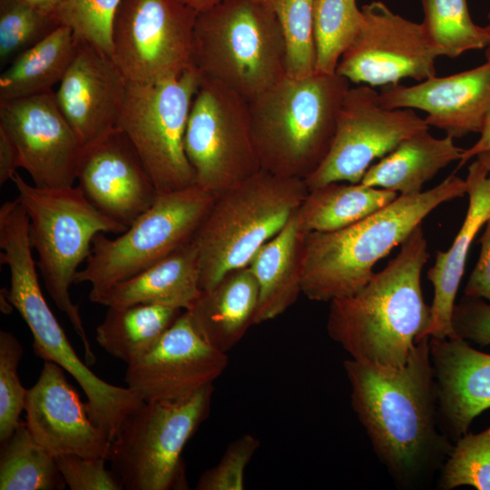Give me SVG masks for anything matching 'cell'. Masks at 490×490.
Returning a JSON list of instances; mask_svg holds the SVG:
<instances>
[{"instance_id": "1", "label": "cell", "mask_w": 490, "mask_h": 490, "mask_svg": "<svg viewBox=\"0 0 490 490\" xmlns=\"http://www.w3.org/2000/svg\"><path fill=\"white\" fill-rule=\"evenodd\" d=\"M429 341H417L407 363L396 369L344 361L352 408L377 457L405 489L426 485L454 447L440 425Z\"/></svg>"}, {"instance_id": "2", "label": "cell", "mask_w": 490, "mask_h": 490, "mask_svg": "<svg viewBox=\"0 0 490 490\" xmlns=\"http://www.w3.org/2000/svg\"><path fill=\"white\" fill-rule=\"evenodd\" d=\"M430 255L421 225L398 254L354 295L330 301L328 336L350 358L373 368L403 367L430 322L421 273Z\"/></svg>"}, {"instance_id": "3", "label": "cell", "mask_w": 490, "mask_h": 490, "mask_svg": "<svg viewBox=\"0 0 490 490\" xmlns=\"http://www.w3.org/2000/svg\"><path fill=\"white\" fill-rule=\"evenodd\" d=\"M466 193V180L453 173L427 191L398 195L350 226L309 232L301 293L310 300L325 302L354 295L373 277L375 264L401 245L431 211Z\"/></svg>"}, {"instance_id": "4", "label": "cell", "mask_w": 490, "mask_h": 490, "mask_svg": "<svg viewBox=\"0 0 490 490\" xmlns=\"http://www.w3.org/2000/svg\"><path fill=\"white\" fill-rule=\"evenodd\" d=\"M350 82L342 75L283 77L249 101L253 142L260 167L306 180L330 149Z\"/></svg>"}, {"instance_id": "5", "label": "cell", "mask_w": 490, "mask_h": 490, "mask_svg": "<svg viewBox=\"0 0 490 490\" xmlns=\"http://www.w3.org/2000/svg\"><path fill=\"white\" fill-rule=\"evenodd\" d=\"M11 181L29 219V240L45 289L82 339L86 363L93 365L95 356L70 288L91 253L93 238L98 233L121 234L127 227L99 211L77 185L37 187L18 172Z\"/></svg>"}, {"instance_id": "6", "label": "cell", "mask_w": 490, "mask_h": 490, "mask_svg": "<svg viewBox=\"0 0 490 490\" xmlns=\"http://www.w3.org/2000/svg\"><path fill=\"white\" fill-rule=\"evenodd\" d=\"M308 192L304 180L261 169L216 195L194 236L201 289H211L230 271L248 266L286 225Z\"/></svg>"}, {"instance_id": "7", "label": "cell", "mask_w": 490, "mask_h": 490, "mask_svg": "<svg viewBox=\"0 0 490 490\" xmlns=\"http://www.w3.org/2000/svg\"><path fill=\"white\" fill-rule=\"evenodd\" d=\"M193 58L202 75L248 101L287 75L283 33L264 0H221L199 11Z\"/></svg>"}, {"instance_id": "8", "label": "cell", "mask_w": 490, "mask_h": 490, "mask_svg": "<svg viewBox=\"0 0 490 490\" xmlns=\"http://www.w3.org/2000/svg\"><path fill=\"white\" fill-rule=\"evenodd\" d=\"M214 387L177 400L143 402L112 441L111 469L127 490L186 489L182 450L208 417Z\"/></svg>"}, {"instance_id": "9", "label": "cell", "mask_w": 490, "mask_h": 490, "mask_svg": "<svg viewBox=\"0 0 490 490\" xmlns=\"http://www.w3.org/2000/svg\"><path fill=\"white\" fill-rule=\"evenodd\" d=\"M216 195L197 186L159 193L154 203L126 230L111 239L98 233L86 265L74 284L91 291L105 289L139 273L191 241Z\"/></svg>"}, {"instance_id": "10", "label": "cell", "mask_w": 490, "mask_h": 490, "mask_svg": "<svg viewBox=\"0 0 490 490\" xmlns=\"http://www.w3.org/2000/svg\"><path fill=\"white\" fill-rule=\"evenodd\" d=\"M201 78L193 67L174 78L128 83L118 127L134 146L159 193L195 185L184 135Z\"/></svg>"}, {"instance_id": "11", "label": "cell", "mask_w": 490, "mask_h": 490, "mask_svg": "<svg viewBox=\"0 0 490 490\" xmlns=\"http://www.w3.org/2000/svg\"><path fill=\"white\" fill-rule=\"evenodd\" d=\"M184 150L195 185L214 195L260 172L249 101L201 74L188 117Z\"/></svg>"}, {"instance_id": "12", "label": "cell", "mask_w": 490, "mask_h": 490, "mask_svg": "<svg viewBox=\"0 0 490 490\" xmlns=\"http://www.w3.org/2000/svg\"><path fill=\"white\" fill-rule=\"evenodd\" d=\"M197 14L178 0H122L113 22L112 58L128 83L174 78L195 67Z\"/></svg>"}, {"instance_id": "13", "label": "cell", "mask_w": 490, "mask_h": 490, "mask_svg": "<svg viewBox=\"0 0 490 490\" xmlns=\"http://www.w3.org/2000/svg\"><path fill=\"white\" fill-rule=\"evenodd\" d=\"M428 130L425 119L412 109L386 108L379 93L371 86H350L328 153L305 183L309 191L331 182L360 183L375 159L383 158L405 139Z\"/></svg>"}, {"instance_id": "14", "label": "cell", "mask_w": 490, "mask_h": 490, "mask_svg": "<svg viewBox=\"0 0 490 490\" xmlns=\"http://www.w3.org/2000/svg\"><path fill=\"white\" fill-rule=\"evenodd\" d=\"M363 24L341 56L336 73L350 83L368 86L398 83L404 78L424 81L436 75L439 56L422 24L373 1L361 8Z\"/></svg>"}, {"instance_id": "15", "label": "cell", "mask_w": 490, "mask_h": 490, "mask_svg": "<svg viewBox=\"0 0 490 490\" xmlns=\"http://www.w3.org/2000/svg\"><path fill=\"white\" fill-rule=\"evenodd\" d=\"M8 299L32 333L34 354L56 363L77 381L86 395L91 419L113 441L124 419L143 399L128 387L101 379L79 358L48 306L36 275L17 278L11 284Z\"/></svg>"}, {"instance_id": "16", "label": "cell", "mask_w": 490, "mask_h": 490, "mask_svg": "<svg viewBox=\"0 0 490 490\" xmlns=\"http://www.w3.org/2000/svg\"><path fill=\"white\" fill-rule=\"evenodd\" d=\"M0 128L15 142L33 184L73 186L83 144L61 112L54 91L0 103Z\"/></svg>"}, {"instance_id": "17", "label": "cell", "mask_w": 490, "mask_h": 490, "mask_svg": "<svg viewBox=\"0 0 490 490\" xmlns=\"http://www.w3.org/2000/svg\"><path fill=\"white\" fill-rule=\"evenodd\" d=\"M228 361L184 310L147 352L127 364L124 381L144 402L177 400L213 385Z\"/></svg>"}, {"instance_id": "18", "label": "cell", "mask_w": 490, "mask_h": 490, "mask_svg": "<svg viewBox=\"0 0 490 490\" xmlns=\"http://www.w3.org/2000/svg\"><path fill=\"white\" fill-rule=\"evenodd\" d=\"M76 181L99 211L127 228L159 195L137 151L119 127L83 146Z\"/></svg>"}, {"instance_id": "19", "label": "cell", "mask_w": 490, "mask_h": 490, "mask_svg": "<svg viewBox=\"0 0 490 490\" xmlns=\"http://www.w3.org/2000/svg\"><path fill=\"white\" fill-rule=\"evenodd\" d=\"M26 426L52 456L75 454L108 460L112 441L91 419L86 403L56 363L44 361L24 403Z\"/></svg>"}, {"instance_id": "20", "label": "cell", "mask_w": 490, "mask_h": 490, "mask_svg": "<svg viewBox=\"0 0 490 490\" xmlns=\"http://www.w3.org/2000/svg\"><path fill=\"white\" fill-rule=\"evenodd\" d=\"M127 88L128 81L112 56L79 42L54 96L85 145L118 127Z\"/></svg>"}, {"instance_id": "21", "label": "cell", "mask_w": 490, "mask_h": 490, "mask_svg": "<svg viewBox=\"0 0 490 490\" xmlns=\"http://www.w3.org/2000/svg\"><path fill=\"white\" fill-rule=\"evenodd\" d=\"M382 106L418 109L427 113L429 126L453 138L481 132L490 115V62L458 74L421 81L406 86H382Z\"/></svg>"}, {"instance_id": "22", "label": "cell", "mask_w": 490, "mask_h": 490, "mask_svg": "<svg viewBox=\"0 0 490 490\" xmlns=\"http://www.w3.org/2000/svg\"><path fill=\"white\" fill-rule=\"evenodd\" d=\"M430 355L442 430L454 441L490 408V354L459 337L430 338Z\"/></svg>"}, {"instance_id": "23", "label": "cell", "mask_w": 490, "mask_h": 490, "mask_svg": "<svg viewBox=\"0 0 490 490\" xmlns=\"http://www.w3.org/2000/svg\"><path fill=\"white\" fill-rule=\"evenodd\" d=\"M466 184L469 201L465 220L451 247L437 251L435 263L427 271L434 296L430 322L421 339L456 337L452 316L466 257L475 235L490 219V172L475 160L468 167Z\"/></svg>"}, {"instance_id": "24", "label": "cell", "mask_w": 490, "mask_h": 490, "mask_svg": "<svg viewBox=\"0 0 490 490\" xmlns=\"http://www.w3.org/2000/svg\"><path fill=\"white\" fill-rule=\"evenodd\" d=\"M200 280L199 250L193 238L131 278L90 291L89 299L107 308L143 303L188 310L202 291Z\"/></svg>"}, {"instance_id": "25", "label": "cell", "mask_w": 490, "mask_h": 490, "mask_svg": "<svg viewBox=\"0 0 490 490\" xmlns=\"http://www.w3.org/2000/svg\"><path fill=\"white\" fill-rule=\"evenodd\" d=\"M297 211L248 265L259 288L254 325L284 313L301 293L304 245L309 232L301 225Z\"/></svg>"}, {"instance_id": "26", "label": "cell", "mask_w": 490, "mask_h": 490, "mask_svg": "<svg viewBox=\"0 0 490 490\" xmlns=\"http://www.w3.org/2000/svg\"><path fill=\"white\" fill-rule=\"evenodd\" d=\"M259 288L249 266L224 276L214 287L202 290L186 310L201 337L228 353L254 325Z\"/></svg>"}, {"instance_id": "27", "label": "cell", "mask_w": 490, "mask_h": 490, "mask_svg": "<svg viewBox=\"0 0 490 490\" xmlns=\"http://www.w3.org/2000/svg\"><path fill=\"white\" fill-rule=\"evenodd\" d=\"M464 150L449 135L436 138L428 131L420 132L402 141L371 165L360 183L399 195L416 194L440 170L459 161Z\"/></svg>"}, {"instance_id": "28", "label": "cell", "mask_w": 490, "mask_h": 490, "mask_svg": "<svg viewBox=\"0 0 490 490\" xmlns=\"http://www.w3.org/2000/svg\"><path fill=\"white\" fill-rule=\"evenodd\" d=\"M78 44L70 28L59 25L18 54L0 76V103L52 92L63 79Z\"/></svg>"}, {"instance_id": "29", "label": "cell", "mask_w": 490, "mask_h": 490, "mask_svg": "<svg viewBox=\"0 0 490 490\" xmlns=\"http://www.w3.org/2000/svg\"><path fill=\"white\" fill-rule=\"evenodd\" d=\"M393 191L361 183L331 182L309 191L297 211L308 231H333L350 226L391 203Z\"/></svg>"}, {"instance_id": "30", "label": "cell", "mask_w": 490, "mask_h": 490, "mask_svg": "<svg viewBox=\"0 0 490 490\" xmlns=\"http://www.w3.org/2000/svg\"><path fill=\"white\" fill-rule=\"evenodd\" d=\"M182 311L143 303L109 307L96 327V342L112 357L129 364L147 352Z\"/></svg>"}, {"instance_id": "31", "label": "cell", "mask_w": 490, "mask_h": 490, "mask_svg": "<svg viewBox=\"0 0 490 490\" xmlns=\"http://www.w3.org/2000/svg\"><path fill=\"white\" fill-rule=\"evenodd\" d=\"M66 483L55 458L33 436L25 422L1 443V490H61Z\"/></svg>"}, {"instance_id": "32", "label": "cell", "mask_w": 490, "mask_h": 490, "mask_svg": "<svg viewBox=\"0 0 490 490\" xmlns=\"http://www.w3.org/2000/svg\"><path fill=\"white\" fill-rule=\"evenodd\" d=\"M426 35L439 56L456 58L486 48L490 39L485 27L475 24L466 0H421Z\"/></svg>"}, {"instance_id": "33", "label": "cell", "mask_w": 490, "mask_h": 490, "mask_svg": "<svg viewBox=\"0 0 490 490\" xmlns=\"http://www.w3.org/2000/svg\"><path fill=\"white\" fill-rule=\"evenodd\" d=\"M356 0H315V73L332 74L363 24Z\"/></svg>"}, {"instance_id": "34", "label": "cell", "mask_w": 490, "mask_h": 490, "mask_svg": "<svg viewBox=\"0 0 490 490\" xmlns=\"http://www.w3.org/2000/svg\"><path fill=\"white\" fill-rule=\"evenodd\" d=\"M275 13L286 45V74L305 78L315 74V0H264Z\"/></svg>"}, {"instance_id": "35", "label": "cell", "mask_w": 490, "mask_h": 490, "mask_svg": "<svg viewBox=\"0 0 490 490\" xmlns=\"http://www.w3.org/2000/svg\"><path fill=\"white\" fill-rule=\"evenodd\" d=\"M122 0H62L53 13L59 25L70 28L77 42L112 56L113 29Z\"/></svg>"}, {"instance_id": "36", "label": "cell", "mask_w": 490, "mask_h": 490, "mask_svg": "<svg viewBox=\"0 0 490 490\" xmlns=\"http://www.w3.org/2000/svg\"><path fill=\"white\" fill-rule=\"evenodd\" d=\"M462 485L490 490V425L478 434L459 437L440 470V489Z\"/></svg>"}, {"instance_id": "37", "label": "cell", "mask_w": 490, "mask_h": 490, "mask_svg": "<svg viewBox=\"0 0 490 490\" xmlns=\"http://www.w3.org/2000/svg\"><path fill=\"white\" fill-rule=\"evenodd\" d=\"M57 26L51 15L19 0H0L1 65L43 40Z\"/></svg>"}, {"instance_id": "38", "label": "cell", "mask_w": 490, "mask_h": 490, "mask_svg": "<svg viewBox=\"0 0 490 490\" xmlns=\"http://www.w3.org/2000/svg\"><path fill=\"white\" fill-rule=\"evenodd\" d=\"M23 347L10 332L0 331V442L5 441L21 424L25 389L18 376Z\"/></svg>"}, {"instance_id": "39", "label": "cell", "mask_w": 490, "mask_h": 490, "mask_svg": "<svg viewBox=\"0 0 490 490\" xmlns=\"http://www.w3.org/2000/svg\"><path fill=\"white\" fill-rule=\"evenodd\" d=\"M260 440L245 434L229 444L219 463L200 476L197 490H242L245 469L260 447Z\"/></svg>"}, {"instance_id": "40", "label": "cell", "mask_w": 490, "mask_h": 490, "mask_svg": "<svg viewBox=\"0 0 490 490\" xmlns=\"http://www.w3.org/2000/svg\"><path fill=\"white\" fill-rule=\"evenodd\" d=\"M71 490H122L123 484L113 470L105 468L106 458L63 454L54 456Z\"/></svg>"}, {"instance_id": "41", "label": "cell", "mask_w": 490, "mask_h": 490, "mask_svg": "<svg viewBox=\"0 0 490 490\" xmlns=\"http://www.w3.org/2000/svg\"><path fill=\"white\" fill-rule=\"evenodd\" d=\"M456 337L480 345L490 344V305L480 298L465 296L452 316Z\"/></svg>"}, {"instance_id": "42", "label": "cell", "mask_w": 490, "mask_h": 490, "mask_svg": "<svg viewBox=\"0 0 490 490\" xmlns=\"http://www.w3.org/2000/svg\"><path fill=\"white\" fill-rule=\"evenodd\" d=\"M480 238L478 260L465 288V296L485 299L490 305V219Z\"/></svg>"}, {"instance_id": "43", "label": "cell", "mask_w": 490, "mask_h": 490, "mask_svg": "<svg viewBox=\"0 0 490 490\" xmlns=\"http://www.w3.org/2000/svg\"><path fill=\"white\" fill-rule=\"evenodd\" d=\"M21 168L19 152L6 132L0 128V185L2 186Z\"/></svg>"}, {"instance_id": "44", "label": "cell", "mask_w": 490, "mask_h": 490, "mask_svg": "<svg viewBox=\"0 0 490 490\" xmlns=\"http://www.w3.org/2000/svg\"><path fill=\"white\" fill-rule=\"evenodd\" d=\"M490 151V115L480 132V138L470 148L465 149L459 160L458 169L477 154Z\"/></svg>"}, {"instance_id": "45", "label": "cell", "mask_w": 490, "mask_h": 490, "mask_svg": "<svg viewBox=\"0 0 490 490\" xmlns=\"http://www.w3.org/2000/svg\"><path fill=\"white\" fill-rule=\"evenodd\" d=\"M33 8L46 14L53 15L54 11L62 0H19Z\"/></svg>"}, {"instance_id": "46", "label": "cell", "mask_w": 490, "mask_h": 490, "mask_svg": "<svg viewBox=\"0 0 490 490\" xmlns=\"http://www.w3.org/2000/svg\"><path fill=\"white\" fill-rule=\"evenodd\" d=\"M183 4H186L195 10L201 11L204 10L217 3H219L221 0H178Z\"/></svg>"}, {"instance_id": "47", "label": "cell", "mask_w": 490, "mask_h": 490, "mask_svg": "<svg viewBox=\"0 0 490 490\" xmlns=\"http://www.w3.org/2000/svg\"><path fill=\"white\" fill-rule=\"evenodd\" d=\"M476 158L490 172V151L477 154Z\"/></svg>"}, {"instance_id": "48", "label": "cell", "mask_w": 490, "mask_h": 490, "mask_svg": "<svg viewBox=\"0 0 490 490\" xmlns=\"http://www.w3.org/2000/svg\"><path fill=\"white\" fill-rule=\"evenodd\" d=\"M488 18H489V24L485 27L490 39V15H488ZM485 58L487 62H490V42H489L488 46L485 48Z\"/></svg>"}]
</instances>
